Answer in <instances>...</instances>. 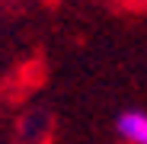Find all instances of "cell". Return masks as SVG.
Instances as JSON below:
<instances>
[{
	"mask_svg": "<svg viewBox=\"0 0 147 144\" xmlns=\"http://www.w3.org/2000/svg\"><path fill=\"white\" fill-rule=\"evenodd\" d=\"M115 135L121 144H147V112L125 109L115 115Z\"/></svg>",
	"mask_w": 147,
	"mask_h": 144,
	"instance_id": "obj_1",
	"label": "cell"
}]
</instances>
